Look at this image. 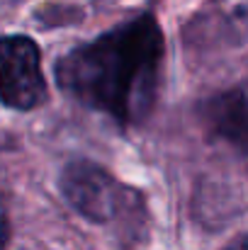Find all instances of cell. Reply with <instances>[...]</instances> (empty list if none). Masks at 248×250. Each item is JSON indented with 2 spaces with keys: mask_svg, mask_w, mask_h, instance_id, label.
Segmentation results:
<instances>
[{
  "mask_svg": "<svg viewBox=\"0 0 248 250\" xmlns=\"http://www.w3.org/2000/svg\"><path fill=\"white\" fill-rule=\"evenodd\" d=\"M165 42L154 12H141L64 54L56 83L78 104L134 126L151 112Z\"/></svg>",
  "mask_w": 248,
  "mask_h": 250,
  "instance_id": "1",
  "label": "cell"
},
{
  "mask_svg": "<svg viewBox=\"0 0 248 250\" xmlns=\"http://www.w3.org/2000/svg\"><path fill=\"white\" fill-rule=\"evenodd\" d=\"M46 100L42 73V51L34 39L10 34L0 39V102L10 109L27 112Z\"/></svg>",
  "mask_w": 248,
  "mask_h": 250,
  "instance_id": "2",
  "label": "cell"
},
{
  "mask_svg": "<svg viewBox=\"0 0 248 250\" xmlns=\"http://www.w3.org/2000/svg\"><path fill=\"white\" fill-rule=\"evenodd\" d=\"M59 187L64 199L88 221L102 224L114 214V180L90 161H71L61 170Z\"/></svg>",
  "mask_w": 248,
  "mask_h": 250,
  "instance_id": "3",
  "label": "cell"
},
{
  "mask_svg": "<svg viewBox=\"0 0 248 250\" xmlns=\"http://www.w3.org/2000/svg\"><path fill=\"white\" fill-rule=\"evenodd\" d=\"M200 114L212 136L226 141L241 153H248V95L244 90L234 87L207 97L200 107Z\"/></svg>",
  "mask_w": 248,
  "mask_h": 250,
  "instance_id": "4",
  "label": "cell"
},
{
  "mask_svg": "<svg viewBox=\"0 0 248 250\" xmlns=\"http://www.w3.org/2000/svg\"><path fill=\"white\" fill-rule=\"evenodd\" d=\"M7 243V214H5V207L0 202V250L5 248Z\"/></svg>",
  "mask_w": 248,
  "mask_h": 250,
  "instance_id": "5",
  "label": "cell"
},
{
  "mask_svg": "<svg viewBox=\"0 0 248 250\" xmlns=\"http://www.w3.org/2000/svg\"><path fill=\"white\" fill-rule=\"evenodd\" d=\"M224 250H248V233L246 236H241V238H236L234 243H229Z\"/></svg>",
  "mask_w": 248,
  "mask_h": 250,
  "instance_id": "6",
  "label": "cell"
}]
</instances>
